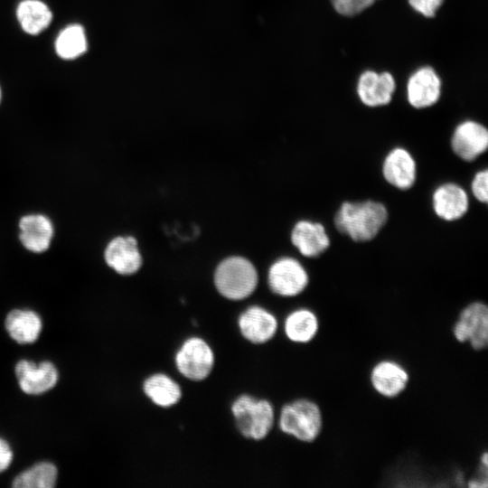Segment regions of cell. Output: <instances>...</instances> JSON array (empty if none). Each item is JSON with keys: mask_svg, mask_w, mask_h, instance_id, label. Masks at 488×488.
Returning a JSON list of instances; mask_svg holds the SVG:
<instances>
[{"mask_svg": "<svg viewBox=\"0 0 488 488\" xmlns=\"http://www.w3.org/2000/svg\"><path fill=\"white\" fill-rule=\"evenodd\" d=\"M278 425L283 433L301 442L312 443L323 430V413L316 402L297 399L282 407Z\"/></svg>", "mask_w": 488, "mask_h": 488, "instance_id": "2", "label": "cell"}, {"mask_svg": "<svg viewBox=\"0 0 488 488\" xmlns=\"http://www.w3.org/2000/svg\"><path fill=\"white\" fill-rule=\"evenodd\" d=\"M107 265L117 273L132 275L142 266V257L136 239L132 236H118L111 239L104 251Z\"/></svg>", "mask_w": 488, "mask_h": 488, "instance_id": "15", "label": "cell"}, {"mask_svg": "<svg viewBox=\"0 0 488 488\" xmlns=\"http://www.w3.org/2000/svg\"><path fill=\"white\" fill-rule=\"evenodd\" d=\"M450 145L457 157L472 162L487 150L488 130L478 121L464 120L455 127Z\"/></svg>", "mask_w": 488, "mask_h": 488, "instance_id": "9", "label": "cell"}, {"mask_svg": "<svg viewBox=\"0 0 488 488\" xmlns=\"http://www.w3.org/2000/svg\"><path fill=\"white\" fill-rule=\"evenodd\" d=\"M267 281L273 293L292 297L301 294L307 287L309 276L298 260L282 258L270 267Z\"/></svg>", "mask_w": 488, "mask_h": 488, "instance_id": "7", "label": "cell"}, {"mask_svg": "<svg viewBox=\"0 0 488 488\" xmlns=\"http://www.w3.org/2000/svg\"><path fill=\"white\" fill-rule=\"evenodd\" d=\"M1 98H2V93H1V89H0V102H1Z\"/></svg>", "mask_w": 488, "mask_h": 488, "instance_id": "29", "label": "cell"}, {"mask_svg": "<svg viewBox=\"0 0 488 488\" xmlns=\"http://www.w3.org/2000/svg\"><path fill=\"white\" fill-rule=\"evenodd\" d=\"M417 171L414 156L401 146L389 150L382 161L381 173L384 180L401 191H407L415 184Z\"/></svg>", "mask_w": 488, "mask_h": 488, "instance_id": "11", "label": "cell"}, {"mask_svg": "<svg viewBox=\"0 0 488 488\" xmlns=\"http://www.w3.org/2000/svg\"><path fill=\"white\" fill-rule=\"evenodd\" d=\"M409 375L407 370L392 360L378 361L370 372V382L380 396L393 399L399 396L407 388Z\"/></svg>", "mask_w": 488, "mask_h": 488, "instance_id": "14", "label": "cell"}, {"mask_svg": "<svg viewBox=\"0 0 488 488\" xmlns=\"http://www.w3.org/2000/svg\"><path fill=\"white\" fill-rule=\"evenodd\" d=\"M441 92V78L431 66L418 68L408 79L407 99L414 108L423 109L434 106L439 100Z\"/></svg>", "mask_w": 488, "mask_h": 488, "instance_id": "8", "label": "cell"}, {"mask_svg": "<svg viewBox=\"0 0 488 488\" xmlns=\"http://www.w3.org/2000/svg\"><path fill=\"white\" fill-rule=\"evenodd\" d=\"M5 328L17 343H31L40 335L42 321L39 315L31 310L14 309L5 318Z\"/></svg>", "mask_w": 488, "mask_h": 488, "instance_id": "20", "label": "cell"}, {"mask_svg": "<svg viewBox=\"0 0 488 488\" xmlns=\"http://www.w3.org/2000/svg\"><path fill=\"white\" fill-rule=\"evenodd\" d=\"M334 11L345 17H352L372 6L375 0H330Z\"/></svg>", "mask_w": 488, "mask_h": 488, "instance_id": "25", "label": "cell"}, {"mask_svg": "<svg viewBox=\"0 0 488 488\" xmlns=\"http://www.w3.org/2000/svg\"><path fill=\"white\" fill-rule=\"evenodd\" d=\"M15 374L22 390L27 394H42L53 388L58 372L49 361L36 364L22 360L15 366Z\"/></svg>", "mask_w": 488, "mask_h": 488, "instance_id": "17", "label": "cell"}, {"mask_svg": "<svg viewBox=\"0 0 488 488\" xmlns=\"http://www.w3.org/2000/svg\"><path fill=\"white\" fill-rule=\"evenodd\" d=\"M13 454L9 445L0 438V472L5 470L12 462Z\"/></svg>", "mask_w": 488, "mask_h": 488, "instance_id": "28", "label": "cell"}, {"mask_svg": "<svg viewBox=\"0 0 488 488\" xmlns=\"http://www.w3.org/2000/svg\"><path fill=\"white\" fill-rule=\"evenodd\" d=\"M214 283L218 292L225 298L242 300L255 291L258 273L248 259L231 257L216 268Z\"/></svg>", "mask_w": 488, "mask_h": 488, "instance_id": "4", "label": "cell"}, {"mask_svg": "<svg viewBox=\"0 0 488 488\" xmlns=\"http://www.w3.org/2000/svg\"><path fill=\"white\" fill-rule=\"evenodd\" d=\"M88 48L84 28L70 24L60 32L55 41V51L64 60H74L86 52Z\"/></svg>", "mask_w": 488, "mask_h": 488, "instance_id": "23", "label": "cell"}, {"mask_svg": "<svg viewBox=\"0 0 488 488\" xmlns=\"http://www.w3.org/2000/svg\"><path fill=\"white\" fill-rule=\"evenodd\" d=\"M143 390L154 404L161 408H170L182 398L179 384L164 373H155L146 378Z\"/></svg>", "mask_w": 488, "mask_h": 488, "instance_id": "21", "label": "cell"}, {"mask_svg": "<svg viewBox=\"0 0 488 488\" xmlns=\"http://www.w3.org/2000/svg\"><path fill=\"white\" fill-rule=\"evenodd\" d=\"M386 206L377 201L343 202L336 211V230L357 242L373 239L388 221Z\"/></svg>", "mask_w": 488, "mask_h": 488, "instance_id": "1", "label": "cell"}, {"mask_svg": "<svg viewBox=\"0 0 488 488\" xmlns=\"http://www.w3.org/2000/svg\"><path fill=\"white\" fill-rule=\"evenodd\" d=\"M409 6L418 14L427 18L436 16L445 0H408Z\"/></svg>", "mask_w": 488, "mask_h": 488, "instance_id": "27", "label": "cell"}, {"mask_svg": "<svg viewBox=\"0 0 488 488\" xmlns=\"http://www.w3.org/2000/svg\"><path fill=\"white\" fill-rule=\"evenodd\" d=\"M453 335L459 343H468L475 351L488 345V307L480 301L465 306L453 325Z\"/></svg>", "mask_w": 488, "mask_h": 488, "instance_id": "6", "label": "cell"}, {"mask_svg": "<svg viewBox=\"0 0 488 488\" xmlns=\"http://www.w3.org/2000/svg\"><path fill=\"white\" fill-rule=\"evenodd\" d=\"M319 331V319L308 308L292 311L284 322L286 338L295 343H308L314 339Z\"/></svg>", "mask_w": 488, "mask_h": 488, "instance_id": "19", "label": "cell"}, {"mask_svg": "<svg viewBox=\"0 0 488 488\" xmlns=\"http://www.w3.org/2000/svg\"><path fill=\"white\" fill-rule=\"evenodd\" d=\"M214 360L211 347L197 336L186 339L174 357L178 371L186 379L195 381L205 380L211 374Z\"/></svg>", "mask_w": 488, "mask_h": 488, "instance_id": "5", "label": "cell"}, {"mask_svg": "<svg viewBox=\"0 0 488 488\" xmlns=\"http://www.w3.org/2000/svg\"><path fill=\"white\" fill-rule=\"evenodd\" d=\"M57 479V468L52 463L42 462L17 475L13 483L16 488H52Z\"/></svg>", "mask_w": 488, "mask_h": 488, "instance_id": "24", "label": "cell"}, {"mask_svg": "<svg viewBox=\"0 0 488 488\" xmlns=\"http://www.w3.org/2000/svg\"><path fill=\"white\" fill-rule=\"evenodd\" d=\"M431 201L435 214L446 221L460 220L469 209L468 193L461 185L452 182L438 185Z\"/></svg>", "mask_w": 488, "mask_h": 488, "instance_id": "12", "label": "cell"}, {"mask_svg": "<svg viewBox=\"0 0 488 488\" xmlns=\"http://www.w3.org/2000/svg\"><path fill=\"white\" fill-rule=\"evenodd\" d=\"M241 335L256 344L270 341L276 334L278 323L276 316L263 307L254 305L246 309L239 317Z\"/></svg>", "mask_w": 488, "mask_h": 488, "instance_id": "16", "label": "cell"}, {"mask_svg": "<svg viewBox=\"0 0 488 488\" xmlns=\"http://www.w3.org/2000/svg\"><path fill=\"white\" fill-rule=\"evenodd\" d=\"M474 197L482 203L488 202V171L483 169L475 173L471 182Z\"/></svg>", "mask_w": 488, "mask_h": 488, "instance_id": "26", "label": "cell"}, {"mask_svg": "<svg viewBox=\"0 0 488 488\" xmlns=\"http://www.w3.org/2000/svg\"><path fill=\"white\" fill-rule=\"evenodd\" d=\"M19 239L25 249L40 254L49 249L54 226L52 220L41 213H31L19 220Z\"/></svg>", "mask_w": 488, "mask_h": 488, "instance_id": "13", "label": "cell"}, {"mask_svg": "<svg viewBox=\"0 0 488 488\" xmlns=\"http://www.w3.org/2000/svg\"><path fill=\"white\" fill-rule=\"evenodd\" d=\"M376 2L379 1V0H375Z\"/></svg>", "mask_w": 488, "mask_h": 488, "instance_id": "30", "label": "cell"}, {"mask_svg": "<svg viewBox=\"0 0 488 488\" xmlns=\"http://www.w3.org/2000/svg\"><path fill=\"white\" fill-rule=\"evenodd\" d=\"M292 244L305 257L316 258L330 247V238L324 226L316 221H299L291 232Z\"/></svg>", "mask_w": 488, "mask_h": 488, "instance_id": "18", "label": "cell"}, {"mask_svg": "<svg viewBox=\"0 0 488 488\" xmlns=\"http://www.w3.org/2000/svg\"><path fill=\"white\" fill-rule=\"evenodd\" d=\"M230 409L238 430L246 438L264 439L273 427L275 411L267 399L243 394L233 401Z\"/></svg>", "mask_w": 488, "mask_h": 488, "instance_id": "3", "label": "cell"}, {"mask_svg": "<svg viewBox=\"0 0 488 488\" xmlns=\"http://www.w3.org/2000/svg\"><path fill=\"white\" fill-rule=\"evenodd\" d=\"M17 20L22 29L32 35L45 30L52 20L50 8L40 0H23L16 9Z\"/></svg>", "mask_w": 488, "mask_h": 488, "instance_id": "22", "label": "cell"}, {"mask_svg": "<svg viewBox=\"0 0 488 488\" xmlns=\"http://www.w3.org/2000/svg\"><path fill=\"white\" fill-rule=\"evenodd\" d=\"M396 90V80L389 71H362L357 80L356 92L360 101L369 108L389 104Z\"/></svg>", "mask_w": 488, "mask_h": 488, "instance_id": "10", "label": "cell"}]
</instances>
